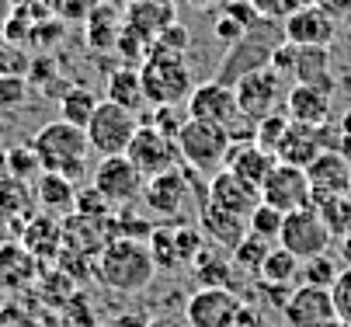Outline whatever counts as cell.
<instances>
[{"label": "cell", "mask_w": 351, "mask_h": 327, "mask_svg": "<svg viewBox=\"0 0 351 327\" xmlns=\"http://www.w3.org/2000/svg\"><path fill=\"white\" fill-rule=\"evenodd\" d=\"M94 271H97V278H101L112 293L136 296V293L154 286L157 261H154V254H149L146 241L115 237V241H108L101 251H97Z\"/></svg>", "instance_id": "6da1fadb"}, {"label": "cell", "mask_w": 351, "mask_h": 327, "mask_svg": "<svg viewBox=\"0 0 351 327\" xmlns=\"http://www.w3.org/2000/svg\"><path fill=\"white\" fill-rule=\"evenodd\" d=\"M32 150L42 164V171L49 174H63L70 181H77L84 174V164H87V154H90V143H87V132L66 119H56V122H45L35 136H32Z\"/></svg>", "instance_id": "7a4b0ae2"}, {"label": "cell", "mask_w": 351, "mask_h": 327, "mask_svg": "<svg viewBox=\"0 0 351 327\" xmlns=\"http://www.w3.org/2000/svg\"><path fill=\"white\" fill-rule=\"evenodd\" d=\"M139 80H143L146 105H154V108H178L195 90V80H191L184 56L167 53L160 45H154L149 56L139 63Z\"/></svg>", "instance_id": "3957f363"}, {"label": "cell", "mask_w": 351, "mask_h": 327, "mask_svg": "<svg viewBox=\"0 0 351 327\" xmlns=\"http://www.w3.org/2000/svg\"><path fill=\"white\" fill-rule=\"evenodd\" d=\"M285 42V32H282V21L275 18H258L250 25L240 42L230 45V53L223 56V66L216 73V80L223 84H237L243 73H254V70H265L275 56V49Z\"/></svg>", "instance_id": "277c9868"}, {"label": "cell", "mask_w": 351, "mask_h": 327, "mask_svg": "<svg viewBox=\"0 0 351 327\" xmlns=\"http://www.w3.org/2000/svg\"><path fill=\"white\" fill-rule=\"evenodd\" d=\"M233 147V132L213 122H198V119H184L181 132H178V150H181V164L195 167L198 174H216L226 167Z\"/></svg>", "instance_id": "5b68a950"}, {"label": "cell", "mask_w": 351, "mask_h": 327, "mask_svg": "<svg viewBox=\"0 0 351 327\" xmlns=\"http://www.w3.org/2000/svg\"><path fill=\"white\" fill-rule=\"evenodd\" d=\"M139 129V115L129 112V108H119L112 101H101L97 112L90 115L87 122V143H90V154L97 157H119L129 150L132 136Z\"/></svg>", "instance_id": "8992f818"}, {"label": "cell", "mask_w": 351, "mask_h": 327, "mask_svg": "<svg viewBox=\"0 0 351 327\" xmlns=\"http://www.w3.org/2000/svg\"><path fill=\"white\" fill-rule=\"evenodd\" d=\"M237 108H240V119L247 122H261L268 119L271 112H278L285 105V80L275 73V70H254V73H243L237 84Z\"/></svg>", "instance_id": "52a82bcc"}, {"label": "cell", "mask_w": 351, "mask_h": 327, "mask_svg": "<svg viewBox=\"0 0 351 327\" xmlns=\"http://www.w3.org/2000/svg\"><path fill=\"white\" fill-rule=\"evenodd\" d=\"M278 244H282L285 251H292L299 261H306V258L327 254V251L334 247V233L327 230V223H324V216L317 213V206H306V209L285 213Z\"/></svg>", "instance_id": "ba28073f"}, {"label": "cell", "mask_w": 351, "mask_h": 327, "mask_svg": "<svg viewBox=\"0 0 351 327\" xmlns=\"http://www.w3.org/2000/svg\"><path fill=\"white\" fill-rule=\"evenodd\" d=\"M125 157L143 171V178H154V174H164V171L181 167L178 139L167 136V132H160L157 125H149V122H139V129H136V136H132Z\"/></svg>", "instance_id": "9c48e42d"}, {"label": "cell", "mask_w": 351, "mask_h": 327, "mask_svg": "<svg viewBox=\"0 0 351 327\" xmlns=\"http://www.w3.org/2000/svg\"><path fill=\"white\" fill-rule=\"evenodd\" d=\"M90 184H94V192L101 195L112 209H119V206H129L132 199L143 195L146 178H143V171L125 154H119V157H101V164L94 167Z\"/></svg>", "instance_id": "30bf717a"}, {"label": "cell", "mask_w": 351, "mask_h": 327, "mask_svg": "<svg viewBox=\"0 0 351 327\" xmlns=\"http://www.w3.org/2000/svg\"><path fill=\"white\" fill-rule=\"evenodd\" d=\"M184 112L188 119H198V122H213V125H223V129H233L240 122V108H237V90L233 84H223V80H206V84H195L191 98L184 101Z\"/></svg>", "instance_id": "8fae6325"}, {"label": "cell", "mask_w": 351, "mask_h": 327, "mask_svg": "<svg viewBox=\"0 0 351 327\" xmlns=\"http://www.w3.org/2000/svg\"><path fill=\"white\" fill-rule=\"evenodd\" d=\"M188 192H191V178H188L184 164H181V167H174V171H164V174L146 178L139 199L146 202V209L154 213L157 219L174 223V219H181V213H184Z\"/></svg>", "instance_id": "7c38bea8"}, {"label": "cell", "mask_w": 351, "mask_h": 327, "mask_svg": "<svg viewBox=\"0 0 351 327\" xmlns=\"http://www.w3.org/2000/svg\"><path fill=\"white\" fill-rule=\"evenodd\" d=\"M261 202H268L282 213H295V209L313 206V189H310L306 171L292 167V164H275L271 174L261 184Z\"/></svg>", "instance_id": "4fadbf2b"}, {"label": "cell", "mask_w": 351, "mask_h": 327, "mask_svg": "<svg viewBox=\"0 0 351 327\" xmlns=\"http://www.w3.org/2000/svg\"><path fill=\"white\" fill-rule=\"evenodd\" d=\"M240 306H243V300L233 289L202 286L198 293L188 296L184 320H188V327H233Z\"/></svg>", "instance_id": "5bb4252c"}, {"label": "cell", "mask_w": 351, "mask_h": 327, "mask_svg": "<svg viewBox=\"0 0 351 327\" xmlns=\"http://www.w3.org/2000/svg\"><path fill=\"white\" fill-rule=\"evenodd\" d=\"M282 32L289 45H317V49H330L337 38V18H330L324 8L310 4L299 8L289 18H282Z\"/></svg>", "instance_id": "9a60e30c"}, {"label": "cell", "mask_w": 351, "mask_h": 327, "mask_svg": "<svg viewBox=\"0 0 351 327\" xmlns=\"http://www.w3.org/2000/svg\"><path fill=\"white\" fill-rule=\"evenodd\" d=\"M334 317L337 313H334L330 289H317V286H295L289 303L282 306L285 327H324Z\"/></svg>", "instance_id": "2e32d148"}, {"label": "cell", "mask_w": 351, "mask_h": 327, "mask_svg": "<svg viewBox=\"0 0 351 327\" xmlns=\"http://www.w3.org/2000/svg\"><path fill=\"white\" fill-rule=\"evenodd\" d=\"M206 202L209 206H216V209H226V213H233V216H250L258 209V202H261V189H254V184H247L243 178H237L233 171H216L213 178H209V192H206Z\"/></svg>", "instance_id": "e0dca14e"}, {"label": "cell", "mask_w": 351, "mask_h": 327, "mask_svg": "<svg viewBox=\"0 0 351 327\" xmlns=\"http://www.w3.org/2000/svg\"><path fill=\"white\" fill-rule=\"evenodd\" d=\"M324 136H327L324 125H299V122H289L282 143H278V150H275V160L306 171V167L327 150Z\"/></svg>", "instance_id": "ac0fdd59"}, {"label": "cell", "mask_w": 351, "mask_h": 327, "mask_svg": "<svg viewBox=\"0 0 351 327\" xmlns=\"http://www.w3.org/2000/svg\"><path fill=\"white\" fill-rule=\"evenodd\" d=\"M334 95L317 84H292L285 90V115L299 125H327Z\"/></svg>", "instance_id": "d6986e66"}, {"label": "cell", "mask_w": 351, "mask_h": 327, "mask_svg": "<svg viewBox=\"0 0 351 327\" xmlns=\"http://www.w3.org/2000/svg\"><path fill=\"white\" fill-rule=\"evenodd\" d=\"M35 278H38V261L21 241L0 244V293L18 296L35 286Z\"/></svg>", "instance_id": "ffe728a7"}, {"label": "cell", "mask_w": 351, "mask_h": 327, "mask_svg": "<svg viewBox=\"0 0 351 327\" xmlns=\"http://www.w3.org/2000/svg\"><path fill=\"white\" fill-rule=\"evenodd\" d=\"M306 178H310L313 199H324V195H351V160H348L341 150H324V154L306 167Z\"/></svg>", "instance_id": "44dd1931"}, {"label": "cell", "mask_w": 351, "mask_h": 327, "mask_svg": "<svg viewBox=\"0 0 351 327\" xmlns=\"http://www.w3.org/2000/svg\"><path fill=\"white\" fill-rule=\"evenodd\" d=\"M21 244L35 254V261H56L63 251V223L56 216H32V223L21 226Z\"/></svg>", "instance_id": "7402d4cb"}, {"label": "cell", "mask_w": 351, "mask_h": 327, "mask_svg": "<svg viewBox=\"0 0 351 327\" xmlns=\"http://www.w3.org/2000/svg\"><path fill=\"white\" fill-rule=\"evenodd\" d=\"M32 195L42 206V213H49V216H70V213H77V199H80L77 184L70 178L49 174V171H42L35 178V192Z\"/></svg>", "instance_id": "603a6c76"}, {"label": "cell", "mask_w": 351, "mask_h": 327, "mask_svg": "<svg viewBox=\"0 0 351 327\" xmlns=\"http://www.w3.org/2000/svg\"><path fill=\"white\" fill-rule=\"evenodd\" d=\"M275 164H278L275 154L261 150L254 139H247V143H240V147L233 143V147H230V157H226V171H233V174L243 178L247 184H254V189H261Z\"/></svg>", "instance_id": "cb8c5ba5"}, {"label": "cell", "mask_w": 351, "mask_h": 327, "mask_svg": "<svg viewBox=\"0 0 351 327\" xmlns=\"http://www.w3.org/2000/svg\"><path fill=\"white\" fill-rule=\"evenodd\" d=\"M292 84H317L334 95V77H330V49L317 45H292Z\"/></svg>", "instance_id": "d4e9b609"}, {"label": "cell", "mask_w": 351, "mask_h": 327, "mask_svg": "<svg viewBox=\"0 0 351 327\" xmlns=\"http://www.w3.org/2000/svg\"><path fill=\"white\" fill-rule=\"evenodd\" d=\"M198 226H202V233H206L213 244H219V247H226V251H233V247L247 237V219H243V216H233V213L216 209V206H209V202L198 209Z\"/></svg>", "instance_id": "484cf974"}, {"label": "cell", "mask_w": 351, "mask_h": 327, "mask_svg": "<svg viewBox=\"0 0 351 327\" xmlns=\"http://www.w3.org/2000/svg\"><path fill=\"white\" fill-rule=\"evenodd\" d=\"M258 21L254 8L247 4V0H223V4L216 8V21H213V35L216 42H223L226 49L233 42H240V35Z\"/></svg>", "instance_id": "4316f807"}, {"label": "cell", "mask_w": 351, "mask_h": 327, "mask_svg": "<svg viewBox=\"0 0 351 327\" xmlns=\"http://www.w3.org/2000/svg\"><path fill=\"white\" fill-rule=\"evenodd\" d=\"M174 21H178L174 0H136V4L129 8V25L139 28L143 35H149V38H157Z\"/></svg>", "instance_id": "83f0119b"}, {"label": "cell", "mask_w": 351, "mask_h": 327, "mask_svg": "<svg viewBox=\"0 0 351 327\" xmlns=\"http://www.w3.org/2000/svg\"><path fill=\"white\" fill-rule=\"evenodd\" d=\"M105 101L119 105V108H129V112H143L146 108V95H143V80H139V70L132 66H119L112 77H108V87H105Z\"/></svg>", "instance_id": "f1b7e54d"}, {"label": "cell", "mask_w": 351, "mask_h": 327, "mask_svg": "<svg viewBox=\"0 0 351 327\" xmlns=\"http://www.w3.org/2000/svg\"><path fill=\"white\" fill-rule=\"evenodd\" d=\"M299 261L292 251H285L282 244H275L258 271V282L261 286H295V278H299Z\"/></svg>", "instance_id": "f546056e"}, {"label": "cell", "mask_w": 351, "mask_h": 327, "mask_svg": "<svg viewBox=\"0 0 351 327\" xmlns=\"http://www.w3.org/2000/svg\"><path fill=\"white\" fill-rule=\"evenodd\" d=\"M97 105H101V98H97L90 87L73 84V87H66L63 95H60V119H66V122L87 129V122H90V115L97 112Z\"/></svg>", "instance_id": "4dcf8cb0"}, {"label": "cell", "mask_w": 351, "mask_h": 327, "mask_svg": "<svg viewBox=\"0 0 351 327\" xmlns=\"http://www.w3.org/2000/svg\"><path fill=\"white\" fill-rule=\"evenodd\" d=\"M191 271L202 286H216V289H233V282H237V265L230 258H219V254H209V251L191 265Z\"/></svg>", "instance_id": "1f68e13d"}, {"label": "cell", "mask_w": 351, "mask_h": 327, "mask_svg": "<svg viewBox=\"0 0 351 327\" xmlns=\"http://www.w3.org/2000/svg\"><path fill=\"white\" fill-rule=\"evenodd\" d=\"M146 247L157 261V271H178L181 261H178V247H174V223H157L146 237Z\"/></svg>", "instance_id": "d6a6232c"}, {"label": "cell", "mask_w": 351, "mask_h": 327, "mask_svg": "<svg viewBox=\"0 0 351 327\" xmlns=\"http://www.w3.org/2000/svg\"><path fill=\"white\" fill-rule=\"evenodd\" d=\"M275 244H268V241H261V237H254V233H247V237L230 251V261L237 265V271L240 275H254L258 278V271H261V265H265V258H268V251H271Z\"/></svg>", "instance_id": "836d02e7"}, {"label": "cell", "mask_w": 351, "mask_h": 327, "mask_svg": "<svg viewBox=\"0 0 351 327\" xmlns=\"http://www.w3.org/2000/svg\"><path fill=\"white\" fill-rule=\"evenodd\" d=\"M174 247H178V261H181V268H184V265L191 268L198 258L206 254L209 237L202 233V226H198V223H174Z\"/></svg>", "instance_id": "e575fe53"}, {"label": "cell", "mask_w": 351, "mask_h": 327, "mask_svg": "<svg viewBox=\"0 0 351 327\" xmlns=\"http://www.w3.org/2000/svg\"><path fill=\"white\" fill-rule=\"evenodd\" d=\"M313 206L324 216L327 230L334 233V241L351 233V195H324V199H313Z\"/></svg>", "instance_id": "d590c367"}, {"label": "cell", "mask_w": 351, "mask_h": 327, "mask_svg": "<svg viewBox=\"0 0 351 327\" xmlns=\"http://www.w3.org/2000/svg\"><path fill=\"white\" fill-rule=\"evenodd\" d=\"M341 275V265L337 258L327 251V254H317V258H306L299 265V282L303 286H317V289H330Z\"/></svg>", "instance_id": "8d00e7d4"}, {"label": "cell", "mask_w": 351, "mask_h": 327, "mask_svg": "<svg viewBox=\"0 0 351 327\" xmlns=\"http://www.w3.org/2000/svg\"><path fill=\"white\" fill-rule=\"evenodd\" d=\"M282 223H285V213L268 206V202H258V209L247 216V233H254V237L268 241V244H278L282 237Z\"/></svg>", "instance_id": "74e56055"}, {"label": "cell", "mask_w": 351, "mask_h": 327, "mask_svg": "<svg viewBox=\"0 0 351 327\" xmlns=\"http://www.w3.org/2000/svg\"><path fill=\"white\" fill-rule=\"evenodd\" d=\"M289 115H285V108H278V112H271L268 119H261V122H254V143L261 147V150H268V154H275L278 150V143H282V136H285V129H289Z\"/></svg>", "instance_id": "f35d334b"}, {"label": "cell", "mask_w": 351, "mask_h": 327, "mask_svg": "<svg viewBox=\"0 0 351 327\" xmlns=\"http://www.w3.org/2000/svg\"><path fill=\"white\" fill-rule=\"evenodd\" d=\"M32 84L25 73H4L0 77V112H21L28 105Z\"/></svg>", "instance_id": "ab89813d"}, {"label": "cell", "mask_w": 351, "mask_h": 327, "mask_svg": "<svg viewBox=\"0 0 351 327\" xmlns=\"http://www.w3.org/2000/svg\"><path fill=\"white\" fill-rule=\"evenodd\" d=\"M4 164H8V178H18V181H25V184L42 174V164H38L32 143H28V147H11L8 157H4Z\"/></svg>", "instance_id": "60d3db41"}, {"label": "cell", "mask_w": 351, "mask_h": 327, "mask_svg": "<svg viewBox=\"0 0 351 327\" xmlns=\"http://www.w3.org/2000/svg\"><path fill=\"white\" fill-rule=\"evenodd\" d=\"M115 49L122 53V60H146L149 56V49H154V38H149V35H143L139 28H132L129 21L122 25V32H119V38H115Z\"/></svg>", "instance_id": "b9f144b4"}, {"label": "cell", "mask_w": 351, "mask_h": 327, "mask_svg": "<svg viewBox=\"0 0 351 327\" xmlns=\"http://www.w3.org/2000/svg\"><path fill=\"white\" fill-rule=\"evenodd\" d=\"M28 63H32V60L4 35V28H0V77H4V73H25Z\"/></svg>", "instance_id": "7bdbcfd3"}, {"label": "cell", "mask_w": 351, "mask_h": 327, "mask_svg": "<svg viewBox=\"0 0 351 327\" xmlns=\"http://www.w3.org/2000/svg\"><path fill=\"white\" fill-rule=\"evenodd\" d=\"M330 296H334V313L351 324V268H341L337 282L330 286Z\"/></svg>", "instance_id": "ee69618b"}, {"label": "cell", "mask_w": 351, "mask_h": 327, "mask_svg": "<svg viewBox=\"0 0 351 327\" xmlns=\"http://www.w3.org/2000/svg\"><path fill=\"white\" fill-rule=\"evenodd\" d=\"M0 327H38V317L25 303L8 300V303H0Z\"/></svg>", "instance_id": "f6af8a7d"}, {"label": "cell", "mask_w": 351, "mask_h": 327, "mask_svg": "<svg viewBox=\"0 0 351 327\" xmlns=\"http://www.w3.org/2000/svg\"><path fill=\"white\" fill-rule=\"evenodd\" d=\"M154 45H160V49H167V53H178V56H181V53H184V45H188V32L174 21V25H167V28L154 38Z\"/></svg>", "instance_id": "bcb514c9"}, {"label": "cell", "mask_w": 351, "mask_h": 327, "mask_svg": "<svg viewBox=\"0 0 351 327\" xmlns=\"http://www.w3.org/2000/svg\"><path fill=\"white\" fill-rule=\"evenodd\" d=\"M149 125H157L160 132H167V136L178 139V132H181V125H184V112H181V105H178V108H157V119L149 122Z\"/></svg>", "instance_id": "7dc6e473"}, {"label": "cell", "mask_w": 351, "mask_h": 327, "mask_svg": "<svg viewBox=\"0 0 351 327\" xmlns=\"http://www.w3.org/2000/svg\"><path fill=\"white\" fill-rule=\"evenodd\" d=\"M247 4L254 8L258 18H275V21H282V18L289 14V0H247Z\"/></svg>", "instance_id": "c3c4849f"}, {"label": "cell", "mask_w": 351, "mask_h": 327, "mask_svg": "<svg viewBox=\"0 0 351 327\" xmlns=\"http://www.w3.org/2000/svg\"><path fill=\"white\" fill-rule=\"evenodd\" d=\"M233 327H265V313H261V306L243 303L240 313H237V324H233Z\"/></svg>", "instance_id": "681fc988"}, {"label": "cell", "mask_w": 351, "mask_h": 327, "mask_svg": "<svg viewBox=\"0 0 351 327\" xmlns=\"http://www.w3.org/2000/svg\"><path fill=\"white\" fill-rule=\"evenodd\" d=\"M313 4H317V8H324L330 18H337V25L351 18V0H313Z\"/></svg>", "instance_id": "f907efd6"}, {"label": "cell", "mask_w": 351, "mask_h": 327, "mask_svg": "<svg viewBox=\"0 0 351 327\" xmlns=\"http://www.w3.org/2000/svg\"><path fill=\"white\" fill-rule=\"evenodd\" d=\"M337 258L344 261V268H351V233H344L337 241Z\"/></svg>", "instance_id": "816d5d0a"}, {"label": "cell", "mask_w": 351, "mask_h": 327, "mask_svg": "<svg viewBox=\"0 0 351 327\" xmlns=\"http://www.w3.org/2000/svg\"><path fill=\"white\" fill-rule=\"evenodd\" d=\"M188 8H195V11H213V8H219L223 0H184Z\"/></svg>", "instance_id": "f5cc1de1"}, {"label": "cell", "mask_w": 351, "mask_h": 327, "mask_svg": "<svg viewBox=\"0 0 351 327\" xmlns=\"http://www.w3.org/2000/svg\"><path fill=\"white\" fill-rule=\"evenodd\" d=\"M14 14V4H11V0H0V28H4L8 25V18Z\"/></svg>", "instance_id": "db71d44e"}, {"label": "cell", "mask_w": 351, "mask_h": 327, "mask_svg": "<svg viewBox=\"0 0 351 327\" xmlns=\"http://www.w3.org/2000/svg\"><path fill=\"white\" fill-rule=\"evenodd\" d=\"M324 327H351V324H344V320H341V317H334V320H327V324H324Z\"/></svg>", "instance_id": "11a10c76"}, {"label": "cell", "mask_w": 351, "mask_h": 327, "mask_svg": "<svg viewBox=\"0 0 351 327\" xmlns=\"http://www.w3.org/2000/svg\"><path fill=\"white\" fill-rule=\"evenodd\" d=\"M146 327H171V324H167V320H149Z\"/></svg>", "instance_id": "9f6ffc18"}, {"label": "cell", "mask_w": 351, "mask_h": 327, "mask_svg": "<svg viewBox=\"0 0 351 327\" xmlns=\"http://www.w3.org/2000/svg\"><path fill=\"white\" fill-rule=\"evenodd\" d=\"M132 4H136V0H132Z\"/></svg>", "instance_id": "6f0895ef"}]
</instances>
